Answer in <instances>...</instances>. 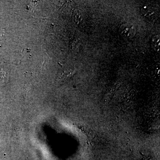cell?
<instances>
[{"mask_svg":"<svg viewBox=\"0 0 160 160\" xmlns=\"http://www.w3.org/2000/svg\"><path fill=\"white\" fill-rule=\"evenodd\" d=\"M151 46L156 51H159L160 49V37L159 36L156 35L151 39Z\"/></svg>","mask_w":160,"mask_h":160,"instance_id":"2","label":"cell"},{"mask_svg":"<svg viewBox=\"0 0 160 160\" xmlns=\"http://www.w3.org/2000/svg\"><path fill=\"white\" fill-rule=\"evenodd\" d=\"M9 79L8 73L5 72L0 71V86H2L7 83Z\"/></svg>","mask_w":160,"mask_h":160,"instance_id":"3","label":"cell"},{"mask_svg":"<svg viewBox=\"0 0 160 160\" xmlns=\"http://www.w3.org/2000/svg\"><path fill=\"white\" fill-rule=\"evenodd\" d=\"M153 9L151 7L148 6H144L142 7L141 11L143 15L145 16H150L152 14L153 11Z\"/></svg>","mask_w":160,"mask_h":160,"instance_id":"4","label":"cell"},{"mask_svg":"<svg viewBox=\"0 0 160 160\" xmlns=\"http://www.w3.org/2000/svg\"><path fill=\"white\" fill-rule=\"evenodd\" d=\"M120 34L124 38H131L134 36L136 28L133 25L129 23H125L121 26L119 29Z\"/></svg>","mask_w":160,"mask_h":160,"instance_id":"1","label":"cell"}]
</instances>
